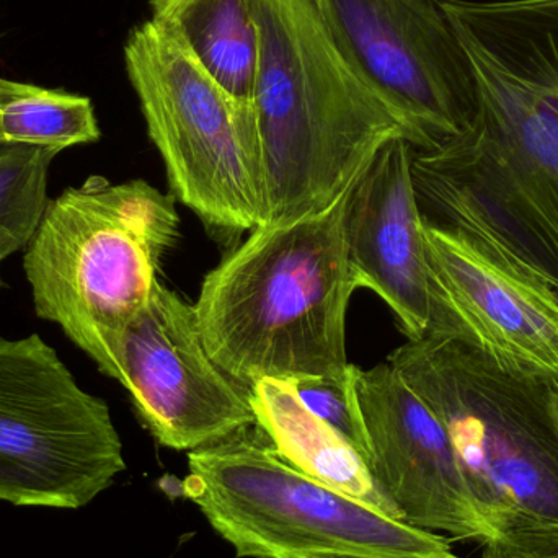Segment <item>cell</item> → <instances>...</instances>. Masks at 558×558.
I'll return each instance as SVG.
<instances>
[{"instance_id": "1", "label": "cell", "mask_w": 558, "mask_h": 558, "mask_svg": "<svg viewBox=\"0 0 558 558\" xmlns=\"http://www.w3.org/2000/svg\"><path fill=\"white\" fill-rule=\"evenodd\" d=\"M260 58L251 101L265 225L327 211L405 124L357 78L312 0H257Z\"/></svg>"}, {"instance_id": "2", "label": "cell", "mask_w": 558, "mask_h": 558, "mask_svg": "<svg viewBox=\"0 0 558 558\" xmlns=\"http://www.w3.org/2000/svg\"><path fill=\"white\" fill-rule=\"evenodd\" d=\"M348 193L327 211L254 229L203 281V343L241 386L350 371L347 312L357 284L344 244Z\"/></svg>"}, {"instance_id": "3", "label": "cell", "mask_w": 558, "mask_h": 558, "mask_svg": "<svg viewBox=\"0 0 558 558\" xmlns=\"http://www.w3.org/2000/svg\"><path fill=\"white\" fill-rule=\"evenodd\" d=\"M389 363L445 425L495 543L558 550V387L452 333L409 340Z\"/></svg>"}, {"instance_id": "4", "label": "cell", "mask_w": 558, "mask_h": 558, "mask_svg": "<svg viewBox=\"0 0 558 558\" xmlns=\"http://www.w3.org/2000/svg\"><path fill=\"white\" fill-rule=\"evenodd\" d=\"M179 226L175 199L146 180L69 186L23 248L36 315L114 379L121 338L156 291Z\"/></svg>"}, {"instance_id": "5", "label": "cell", "mask_w": 558, "mask_h": 558, "mask_svg": "<svg viewBox=\"0 0 558 558\" xmlns=\"http://www.w3.org/2000/svg\"><path fill=\"white\" fill-rule=\"evenodd\" d=\"M252 428L189 452L180 484L239 558H459L448 537L308 477Z\"/></svg>"}, {"instance_id": "6", "label": "cell", "mask_w": 558, "mask_h": 558, "mask_svg": "<svg viewBox=\"0 0 558 558\" xmlns=\"http://www.w3.org/2000/svg\"><path fill=\"white\" fill-rule=\"evenodd\" d=\"M124 61L177 198L218 231L264 226L251 110L242 111L154 20L131 32Z\"/></svg>"}, {"instance_id": "7", "label": "cell", "mask_w": 558, "mask_h": 558, "mask_svg": "<svg viewBox=\"0 0 558 558\" xmlns=\"http://www.w3.org/2000/svg\"><path fill=\"white\" fill-rule=\"evenodd\" d=\"M124 471L107 402L39 335L0 338V501L81 510Z\"/></svg>"}, {"instance_id": "8", "label": "cell", "mask_w": 558, "mask_h": 558, "mask_svg": "<svg viewBox=\"0 0 558 558\" xmlns=\"http://www.w3.org/2000/svg\"><path fill=\"white\" fill-rule=\"evenodd\" d=\"M335 48L405 124L416 150L468 133L478 113L471 59L445 0H312Z\"/></svg>"}, {"instance_id": "9", "label": "cell", "mask_w": 558, "mask_h": 558, "mask_svg": "<svg viewBox=\"0 0 558 558\" xmlns=\"http://www.w3.org/2000/svg\"><path fill=\"white\" fill-rule=\"evenodd\" d=\"M114 379L163 448L192 452L257 425L251 389L206 351L195 304L162 282L121 338Z\"/></svg>"}, {"instance_id": "10", "label": "cell", "mask_w": 558, "mask_h": 558, "mask_svg": "<svg viewBox=\"0 0 558 558\" xmlns=\"http://www.w3.org/2000/svg\"><path fill=\"white\" fill-rule=\"evenodd\" d=\"M436 301L452 333L508 369L558 387V291L471 235L423 222Z\"/></svg>"}, {"instance_id": "11", "label": "cell", "mask_w": 558, "mask_h": 558, "mask_svg": "<svg viewBox=\"0 0 558 558\" xmlns=\"http://www.w3.org/2000/svg\"><path fill=\"white\" fill-rule=\"evenodd\" d=\"M357 399L377 487L416 530L458 541L495 543L441 420L387 361L357 367Z\"/></svg>"}, {"instance_id": "12", "label": "cell", "mask_w": 558, "mask_h": 558, "mask_svg": "<svg viewBox=\"0 0 558 558\" xmlns=\"http://www.w3.org/2000/svg\"><path fill=\"white\" fill-rule=\"evenodd\" d=\"M415 147L387 144L348 193L344 244L357 288L376 292L409 340L433 333L436 301L412 175Z\"/></svg>"}, {"instance_id": "13", "label": "cell", "mask_w": 558, "mask_h": 558, "mask_svg": "<svg viewBox=\"0 0 558 558\" xmlns=\"http://www.w3.org/2000/svg\"><path fill=\"white\" fill-rule=\"evenodd\" d=\"M248 389L255 426L284 461L308 477L400 520L397 508L377 487L366 461L301 402L291 384L264 379Z\"/></svg>"}, {"instance_id": "14", "label": "cell", "mask_w": 558, "mask_h": 558, "mask_svg": "<svg viewBox=\"0 0 558 558\" xmlns=\"http://www.w3.org/2000/svg\"><path fill=\"white\" fill-rule=\"evenodd\" d=\"M173 36L242 111L251 110L260 58L257 0H149Z\"/></svg>"}, {"instance_id": "15", "label": "cell", "mask_w": 558, "mask_h": 558, "mask_svg": "<svg viewBox=\"0 0 558 558\" xmlns=\"http://www.w3.org/2000/svg\"><path fill=\"white\" fill-rule=\"evenodd\" d=\"M100 136L90 98L0 77V150L35 147L59 154Z\"/></svg>"}, {"instance_id": "16", "label": "cell", "mask_w": 558, "mask_h": 558, "mask_svg": "<svg viewBox=\"0 0 558 558\" xmlns=\"http://www.w3.org/2000/svg\"><path fill=\"white\" fill-rule=\"evenodd\" d=\"M51 150L13 147L0 150V228L32 239L48 203Z\"/></svg>"}, {"instance_id": "17", "label": "cell", "mask_w": 558, "mask_h": 558, "mask_svg": "<svg viewBox=\"0 0 558 558\" xmlns=\"http://www.w3.org/2000/svg\"><path fill=\"white\" fill-rule=\"evenodd\" d=\"M357 366L344 376L304 377L292 380V389L315 416L327 423L357 454L369 461V439L356 390Z\"/></svg>"}, {"instance_id": "18", "label": "cell", "mask_w": 558, "mask_h": 558, "mask_svg": "<svg viewBox=\"0 0 558 558\" xmlns=\"http://www.w3.org/2000/svg\"><path fill=\"white\" fill-rule=\"evenodd\" d=\"M481 558H558V550L520 549L500 543L485 544Z\"/></svg>"}, {"instance_id": "19", "label": "cell", "mask_w": 558, "mask_h": 558, "mask_svg": "<svg viewBox=\"0 0 558 558\" xmlns=\"http://www.w3.org/2000/svg\"><path fill=\"white\" fill-rule=\"evenodd\" d=\"M28 241L16 232L10 231L7 228H0V271H2L3 262L10 257V255L16 254V252L23 251L26 247ZM3 281L2 275H0V289H2Z\"/></svg>"}, {"instance_id": "20", "label": "cell", "mask_w": 558, "mask_h": 558, "mask_svg": "<svg viewBox=\"0 0 558 558\" xmlns=\"http://www.w3.org/2000/svg\"><path fill=\"white\" fill-rule=\"evenodd\" d=\"M312 558H377V557H360V556H320Z\"/></svg>"}]
</instances>
